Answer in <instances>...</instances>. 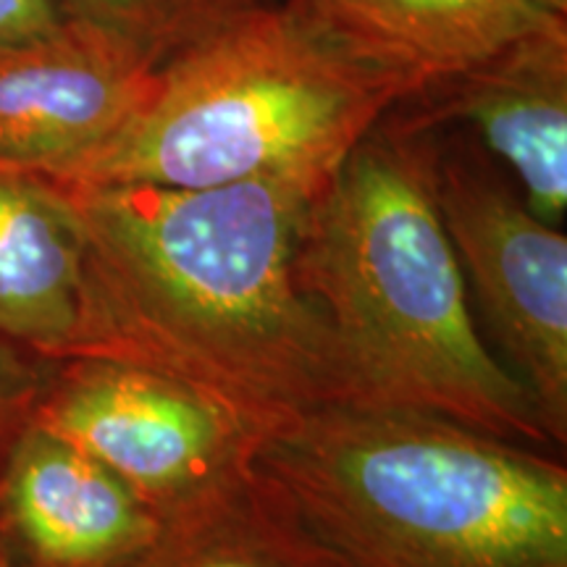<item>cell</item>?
<instances>
[{
    "label": "cell",
    "instance_id": "obj_1",
    "mask_svg": "<svg viewBox=\"0 0 567 567\" xmlns=\"http://www.w3.org/2000/svg\"><path fill=\"white\" fill-rule=\"evenodd\" d=\"M326 182L59 184L87 237L82 358L179 379L264 442L316 410L358 402L334 331L297 276V245Z\"/></svg>",
    "mask_w": 567,
    "mask_h": 567
},
{
    "label": "cell",
    "instance_id": "obj_2",
    "mask_svg": "<svg viewBox=\"0 0 567 567\" xmlns=\"http://www.w3.org/2000/svg\"><path fill=\"white\" fill-rule=\"evenodd\" d=\"M434 130L384 116L310 205L297 276L363 405L421 410L551 444L528 389L478 329L431 184Z\"/></svg>",
    "mask_w": 567,
    "mask_h": 567
},
{
    "label": "cell",
    "instance_id": "obj_3",
    "mask_svg": "<svg viewBox=\"0 0 567 567\" xmlns=\"http://www.w3.org/2000/svg\"><path fill=\"white\" fill-rule=\"evenodd\" d=\"M258 465L354 567H567L565 465L452 417L342 402Z\"/></svg>",
    "mask_w": 567,
    "mask_h": 567
},
{
    "label": "cell",
    "instance_id": "obj_4",
    "mask_svg": "<svg viewBox=\"0 0 567 567\" xmlns=\"http://www.w3.org/2000/svg\"><path fill=\"white\" fill-rule=\"evenodd\" d=\"M400 105L396 87L279 0L163 63L151 101L51 182L200 189L268 176L326 179Z\"/></svg>",
    "mask_w": 567,
    "mask_h": 567
},
{
    "label": "cell",
    "instance_id": "obj_5",
    "mask_svg": "<svg viewBox=\"0 0 567 567\" xmlns=\"http://www.w3.org/2000/svg\"><path fill=\"white\" fill-rule=\"evenodd\" d=\"M27 415L109 467L161 523L250 476L264 446L208 394L113 358L63 360Z\"/></svg>",
    "mask_w": 567,
    "mask_h": 567
},
{
    "label": "cell",
    "instance_id": "obj_6",
    "mask_svg": "<svg viewBox=\"0 0 567 567\" xmlns=\"http://www.w3.org/2000/svg\"><path fill=\"white\" fill-rule=\"evenodd\" d=\"M431 184L467 295L549 442H567V237L484 155L434 142Z\"/></svg>",
    "mask_w": 567,
    "mask_h": 567
},
{
    "label": "cell",
    "instance_id": "obj_7",
    "mask_svg": "<svg viewBox=\"0 0 567 567\" xmlns=\"http://www.w3.org/2000/svg\"><path fill=\"white\" fill-rule=\"evenodd\" d=\"M161 63L103 27L63 17L0 45V166L61 174L155 95Z\"/></svg>",
    "mask_w": 567,
    "mask_h": 567
},
{
    "label": "cell",
    "instance_id": "obj_8",
    "mask_svg": "<svg viewBox=\"0 0 567 567\" xmlns=\"http://www.w3.org/2000/svg\"><path fill=\"white\" fill-rule=\"evenodd\" d=\"M161 520L109 467L27 415L0 467V547L17 567H126Z\"/></svg>",
    "mask_w": 567,
    "mask_h": 567
},
{
    "label": "cell",
    "instance_id": "obj_9",
    "mask_svg": "<svg viewBox=\"0 0 567 567\" xmlns=\"http://www.w3.org/2000/svg\"><path fill=\"white\" fill-rule=\"evenodd\" d=\"M421 130L467 124L547 224L567 213V21L544 27L417 97Z\"/></svg>",
    "mask_w": 567,
    "mask_h": 567
},
{
    "label": "cell",
    "instance_id": "obj_10",
    "mask_svg": "<svg viewBox=\"0 0 567 567\" xmlns=\"http://www.w3.org/2000/svg\"><path fill=\"white\" fill-rule=\"evenodd\" d=\"M339 53L386 80L402 105L544 27L536 0H284Z\"/></svg>",
    "mask_w": 567,
    "mask_h": 567
},
{
    "label": "cell",
    "instance_id": "obj_11",
    "mask_svg": "<svg viewBox=\"0 0 567 567\" xmlns=\"http://www.w3.org/2000/svg\"><path fill=\"white\" fill-rule=\"evenodd\" d=\"M90 331L87 237L69 195L0 166V337L55 363L82 358Z\"/></svg>",
    "mask_w": 567,
    "mask_h": 567
},
{
    "label": "cell",
    "instance_id": "obj_12",
    "mask_svg": "<svg viewBox=\"0 0 567 567\" xmlns=\"http://www.w3.org/2000/svg\"><path fill=\"white\" fill-rule=\"evenodd\" d=\"M126 567H354L297 513L271 476H250L161 523Z\"/></svg>",
    "mask_w": 567,
    "mask_h": 567
},
{
    "label": "cell",
    "instance_id": "obj_13",
    "mask_svg": "<svg viewBox=\"0 0 567 567\" xmlns=\"http://www.w3.org/2000/svg\"><path fill=\"white\" fill-rule=\"evenodd\" d=\"M63 17L103 27L166 63L231 21L279 0H55Z\"/></svg>",
    "mask_w": 567,
    "mask_h": 567
},
{
    "label": "cell",
    "instance_id": "obj_14",
    "mask_svg": "<svg viewBox=\"0 0 567 567\" xmlns=\"http://www.w3.org/2000/svg\"><path fill=\"white\" fill-rule=\"evenodd\" d=\"M61 19L55 0H0V45L53 30Z\"/></svg>",
    "mask_w": 567,
    "mask_h": 567
},
{
    "label": "cell",
    "instance_id": "obj_15",
    "mask_svg": "<svg viewBox=\"0 0 567 567\" xmlns=\"http://www.w3.org/2000/svg\"><path fill=\"white\" fill-rule=\"evenodd\" d=\"M34 394L38 389L30 375L21 371L9 352L0 350V439L17 431V425L24 421Z\"/></svg>",
    "mask_w": 567,
    "mask_h": 567
},
{
    "label": "cell",
    "instance_id": "obj_16",
    "mask_svg": "<svg viewBox=\"0 0 567 567\" xmlns=\"http://www.w3.org/2000/svg\"><path fill=\"white\" fill-rule=\"evenodd\" d=\"M536 3L542 9L557 13V17H567V0H536Z\"/></svg>",
    "mask_w": 567,
    "mask_h": 567
},
{
    "label": "cell",
    "instance_id": "obj_17",
    "mask_svg": "<svg viewBox=\"0 0 567 567\" xmlns=\"http://www.w3.org/2000/svg\"><path fill=\"white\" fill-rule=\"evenodd\" d=\"M0 567H17V565H13L11 559H9V555H6L3 547H0Z\"/></svg>",
    "mask_w": 567,
    "mask_h": 567
}]
</instances>
